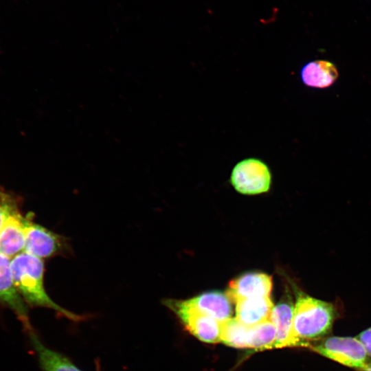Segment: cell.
Segmentation results:
<instances>
[{"label":"cell","mask_w":371,"mask_h":371,"mask_svg":"<svg viewBox=\"0 0 371 371\" xmlns=\"http://www.w3.org/2000/svg\"><path fill=\"white\" fill-rule=\"evenodd\" d=\"M10 267L14 285L26 304L53 309L73 321L83 318L61 307L48 295L44 287L42 259L23 251L11 258Z\"/></svg>","instance_id":"6da1fadb"},{"label":"cell","mask_w":371,"mask_h":371,"mask_svg":"<svg viewBox=\"0 0 371 371\" xmlns=\"http://www.w3.org/2000/svg\"><path fill=\"white\" fill-rule=\"evenodd\" d=\"M338 315L337 305L333 302L318 300L298 291L293 309L294 333L304 347H310L312 342L330 333Z\"/></svg>","instance_id":"7a4b0ae2"},{"label":"cell","mask_w":371,"mask_h":371,"mask_svg":"<svg viewBox=\"0 0 371 371\" xmlns=\"http://www.w3.org/2000/svg\"><path fill=\"white\" fill-rule=\"evenodd\" d=\"M163 304L179 319L188 331L201 341L221 342V322L201 312L188 300L167 299Z\"/></svg>","instance_id":"3957f363"},{"label":"cell","mask_w":371,"mask_h":371,"mask_svg":"<svg viewBox=\"0 0 371 371\" xmlns=\"http://www.w3.org/2000/svg\"><path fill=\"white\" fill-rule=\"evenodd\" d=\"M315 342L310 348L344 366L363 371L369 363V357L357 337L333 336Z\"/></svg>","instance_id":"277c9868"},{"label":"cell","mask_w":371,"mask_h":371,"mask_svg":"<svg viewBox=\"0 0 371 371\" xmlns=\"http://www.w3.org/2000/svg\"><path fill=\"white\" fill-rule=\"evenodd\" d=\"M230 182L235 190L243 194L266 192L271 183V174L267 165L257 158H247L232 169Z\"/></svg>","instance_id":"5b68a950"},{"label":"cell","mask_w":371,"mask_h":371,"mask_svg":"<svg viewBox=\"0 0 371 371\" xmlns=\"http://www.w3.org/2000/svg\"><path fill=\"white\" fill-rule=\"evenodd\" d=\"M25 220L16 200L10 194L8 214L0 232V252L10 259L24 251Z\"/></svg>","instance_id":"8992f818"},{"label":"cell","mask_w":371,"mask_h":371,"mask_svg":"<svg viewBox=\"0 0 371 371\" xmlns=\"http://www.w3.org/2000/svg\"><path fill=\"white\" fill-rule=\"evenodd\" d=\"M11 259L0 252V303L10 309L27 333L32 330L26 303L17 291L12 278Z\"/></svg>","instance_id":"52a82bcc"},{"label":"cell","mask_w":371,"mask_h":371,"mask_svg":"<svg viewBox=\"0 0 371 371\" xmlns=\"http://www.w3.org/2000/svg\"><path fill=\"white\" fill-rule=\"evenodd\" d=\"M24 251L41 259L49 258L63 250V238L26 217Z\"/></svg>","instance_id":"ba28073f"},{"label":"cell","mask_w":371,"mask_h":371,"mask_svg":"<svg viewBox=\"0 0 371 371\" xmlns=\"http://www.w3.org/2000/svg\"><path fill=\"white\" fill-rule=\"evenodd\" d=\"M272 278L263 273H247L229 282L226 294L232 302L240 300L270 297Z\"/></svg>","instance_id":"9c48e42d"},{"label":"cell","mask_w":371,"mask_h":371,"mask_svg":"<svg viewBox=\"0 0 371 371\" xmlns=\"http://www.w3.org/2000/svg\"><path fill=\"white\" fill-rule=\"evenodd\" d=\"M294 304L290 295L274 306L270 318L276 329V338L273 348L284 347H304L296 337L293 324Z\"/></svg>","instance_id":"30bf717a"},{"label":"cell","mask_w":371,"mask_h":371,"mask_svg":"<svg viewBox=\"0 0 371 371\" xmlns=\"http://www.w3.org/2000/svg\"><path fill=\"white\" fill-rule=\"evenodd\" d=\"M188 301L201 312L222 322L231 318L232 301L227 295L220 291H208Z\"/></svg>","instance_id":"8fae6325"},{"label":"cell","mask_w":371,"mask_h":371,"mask_svg":"<svg viewBox=\"0 0 371 371\" xmlns=\"http://www.w3.org/2000/svg\"><path fill=\"white\" fill-rule=\"evenodd\" d=\"M336 66L326 60H312L301 69L300 78L307 87L324 89L333 85L338 78Z\"/></svg>","instance_id":"7c38bea8"},{"label":"cell","mask_w":371,"mask_h":371,"mask_svg":"<svg viewBox=\"0 0 371 371\" xmlns=\"http://www.w3.org/2000/svg\"><path fill=\"white\" fill-rule=\"evenodd\" d=\"M28 334L43 371H82L66 356L45 346L33 330Z\"/></svg>","instance_id":"4fadbf2b"},{"label":"cell","mask_w":371,"mask_h":371,"mask_svg":"<svg viewBox=\"0 0 371 371\" xmlns=\"http://www.w3.org/2000/svg\"><path fill=\"white\" fill-rule=\"evenodd\" d=\"M236 304V318L251 326L270 317L273 304L270 297L240 300Z\"/></svg>","instance_id":"5bb4252c"},{"label":"cell","mask_w":371,"mask_h":371,"mask_svg":"<svg viewBox=\"0 0 371 371\" xmlns=\"http://www.w3.org/2000/svg\"><path fill=\"white\" fill-rule=\"evenodd\" d=\"M249 328L236 317L221 322V342L236 348H248Z\"/></svg>","instance_id":"9a60e30c"},{"label":"cell","mask_w":371,"mask_h":371,"mask_svg":"<svg viewBox=\"0 0 371 371\" xmlns=\"http://www.w3.org/2000/svg\"><path fill=\"white\" fill-rule=\"evenodd\" d=\"M276 329L271 318L249 328L248 348L266 350L273 348Z\"/></svg>","instance_id":"2e32d148"},{"label":"cell","mask_w":371,"mask_h":371,"mask_svg":"<svg viewBox=\"0 0 371 371\" xmlns=\"http://www.w3.org/2000/svg\"><path fill=\"white\" fill-rule=\"evenodd\" d=\"M10 194L0 189V232L8 214Z\"/></svg>","instance_id":"e0dca14e"},{"label":"cell","mask_w":371,"mask_h":371,"mask_svg":"<svg viewBox=\"0 0 371 371\" xmlns=\"http://www.w3.org/2000/svg\"><path fill=\"white\" fill-rule=\"evenodd\" d=\"M357 338L363 344L368 356L371 358V327L359 333Z\"/></svg>","instance_id":"ac0fdd59"},{"label":"cell","mask_w":371,"mask_h":371,"mask_svg":"<svg viewBox=\"0 0 371 371\" xmlns=\"http://www.w3.org/2000/svg\"><path fill=\"white\" fill-rule=\"evenodd\" d=\"M363 371H371V361L368 363L366 368Z\"/></svg>","instance_id":"d6986e66"}]
</instances>
